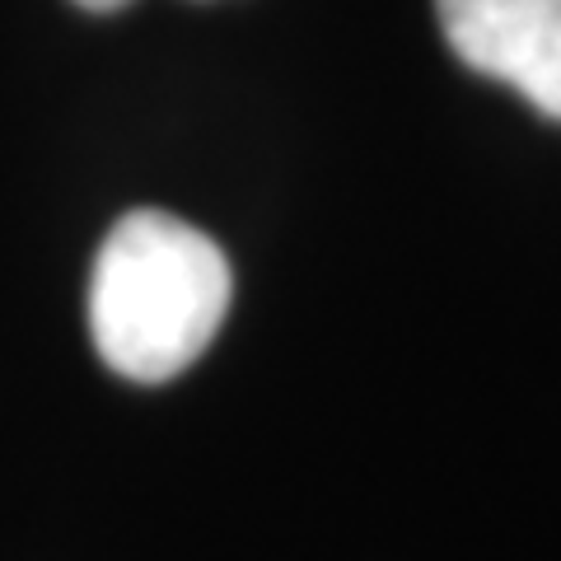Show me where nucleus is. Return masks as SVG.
I'll use <instances>...</instances> for the list:
<instances>
[{
  "instance_id": "obj_1",
  "label": "nucleus",
  "mask_w": 561,
  "mask_h": 561,
  "mask_svg": "<svg viewBox=\"0 0 561 561\" xmlns=\"http://www.w3.org/2000/svg\"><path fill=\"white\" fill-rule=\"evenodd\" d=\"M234 276L220 243L169 210L122 216L90 272V337L131 383L183 375L230 313Z\"/></svg>"
},
{
  "instance_id": "obj_2",
  "label": "nucleus",
  "mask_w": 561,
  "mask_h": 561,
  "mask_svg": "<svg viewBox=\"0 0 561 561\" xmlns=\"http://www.w3.org/2000/svg\"><path fill=\"white\" fill-rule=\"evenodd\" d=\"M435 14L463 66L561 122V0H435Z\"/></svg>"
},
{
  "instance_id": "obj_3",
  "label": "nucleus",
  "mask_w": 561,
  "mask_h": 561,
  "mask_svg": "<svg viewBox=\"0 0 561 561\" xmlns=\"http://www.w3.org/2000/svg\"><path fill=\"white\" fill-rule=\"evenodd\" d=\"M80 10H94V14H113V10H122V5H131V0H76Z\"/></svg>"
}]
</instances>
